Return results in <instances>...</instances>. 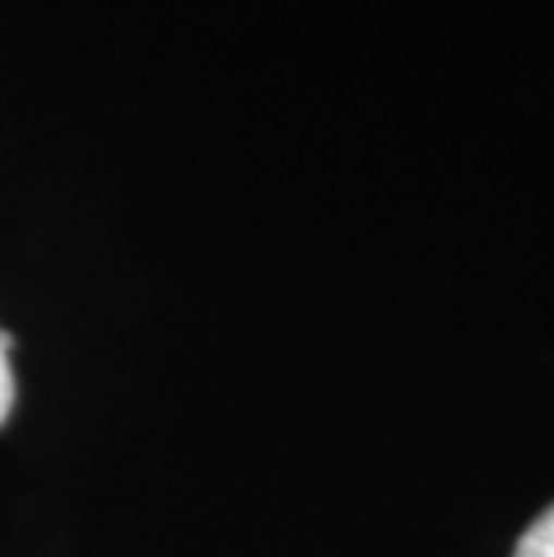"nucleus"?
Segmentation results:
<instances>
[{"label":"nucleus","instance_id":"nucleus-1","mask_svg":"<svg viewBox=\"0 0 554 557\" xmlns=\"http://www.w3.org/2000/svg\"><path fill=\"white\" fill-rule=\"evenodd\" d=\"M512 557H554V504L522 532Z\"/></svg>","mask_w":554,"mask_h":557},{"label":"nucleus","instance_id":"nucleus-2","mask_svg":"<svg viewBox=\"0 0 554 557\" xmlns=\"http://www.w3.org/2000/svg\"><path fill=\"white\" fill-rule=\"evenodd\" d=\"M11 335L0 331V424L8 421L11 403H15V377H11Z\"/></svg>","mask_w":554,"mask_h":557}]
</instances>
